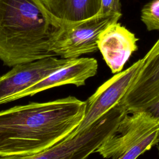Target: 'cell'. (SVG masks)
Here are the masks:
<instances>
[{
    "instance_id": "obj_5",
    "label": "cell",
    "mask_w": 159,
    "mask_h": 159,
    "mask_svg": "<svg viewBox=\"0 0 159 159\" xmlns=\"http://www.w3.org/2000/svg\"><path fill=\"white\" fill-rule=\"evenodd\" d=\"M120 102L129 113L144 112L159 122V38L142 58L140 68Z\"/></svg>"
},
{
    "instance_id": "obj_13",
    "label": "cell",
    "mask_w": 159,
    "mask_h": 159,
    "mask_svg": "<svg viewBox=\"0 0 159 159\" xmlns=\"http://www.w3.org/2000/svg\"><path fill=\"white\" fill-rule=\"evenodd\" d=\"M141 20L148 31L159 30V0H151L142 9Z\"/></svg>"
},
{
    "instance_id": "obj_16",
    "label": "cell",
    "mask_w": 159,
    "mask_h": 159,
    "mask_svg": "<svg viewBox=\"0 0 159 159\" xmlns=\"http://www.w3.org/2000/svg\"><path fill=\"white\" fill-rule=\"evenodd\" d=\"M42 1L43 2V1H46V0H42Z\"/></svg>"
},
{
    "instance_id": "obj_14",
    "label": "cell",
    "mask_w": 159,
    "mask_h": 159,
    "mask_svg": "<svg viewBox=\"0 0 159 159\" xmlns=\"http://www.w3.org/2000/svg\"><path fill=\"white\" fill-rule=\"evenodd\" d=\"M120 0H101V8L98 14H107L121 12Z\"/></svg>"
},
{
    "instance_id": "obj_12",
    "label": "cell",
    "mask_w": 159,
    "mask_h": 159,
    "mask_svg": "<svg viewBox=\"0 0 159 159\" xmlns=\"http://www.w3.org/2000/svg\"><path fill=\"white\" fill-rule=\"evenodd\" d=\"M159 143V127L130 148L118 159H137L153 145Z\"/></svg>"
},
{
    "instance_id": "obj_15",
    "label": "cell",
    "mask_w": 159,
    "mask_h": 159,
    "mask_svg": "<svg viewBox=\"0 0 159 159\" xmlns=\"http://www.w3.org/2000/svg\"><path fill=\"white\" fill-rule=\"evenodd\" d=\"M157 148H158V154H159V144L157 146Z\"/></svg>"
},
{
    "instance_id": "obj_11",
    "label": "cell",
    "mask_w": 159,
    "mask_h": 159,
    "mask_svg": "<svg viewBox=\"0 0 159 159\" xmlns=\"http://www.w3.org/2000/svg\"><path fill=\"white\" fill-rule=\"evenodd\" d=\"M49 12L62 23L91 18L98 14L101 0H46L43 2Z\"/></svg>"
},
{
    "instance_id": "obj_10",
    "label": "cell",
    "mask_w": 159,
    "mask_h": 159,
    "mask_svg": "<svg viewBox=\"0 0 159 159\" xmlns=\"http://www.w3.org/2000/svg\"><path fill=\"white\" fill-rule=\"evenodd\" d=\"M98 61L93 58H75L68 65L52 73L39 83L7 99L5 103L33 96L44 90L67 84L77 87L83 86L86 81L94 76L98 70Z\"/></svg>"
},
{
    "instance_id": "obj_6",
    "label": "cell",
    "mask_w": 159,
    "mask_h": 159,
    "mask_svg": "<svg viewBox=\"0 0 159 159\" xmlns=\"http://www.w3.org/2000/svg\"><path fill=\"white\" fill-rule=\"evenodd\" d=\"M141 64L142 59L125 70L116 74L101 85L86 101L84 119L70 134H76L86 129L118 104L134 81Z\"/></svg>"
},
{
    "instance_id": "obj_4",
    "label": "cell",
    "mask_w": 159,
    "mask_h": 159,
    "mask_svg": "<svg viewBox=\"0 0 159 159\" xmlns=\"http://www.w3.org/2000/svg\"><path fill=\"white\" fill-rule=\"evenodd\" d=\"M121 16V12L98 14L81 21L62 23L52 46L53 53L62 58L74 59L97 51L101 32L109 25L117 22Z\"/></svg>"
},
{
    "instance_id": "obj_1",
    "label": "cell",
    "mask_w": 159,
    "mask_h": 159,
    "mask_svg": "<svg viewBox=\"0 0 159 159\" xmlns=\"http://www.w3.org/2000/svg\"><path fill=\"white\" fill-rule=\"evenodd\" d=\"M86 102L68 96L0 111V157L40 152L63 140L83 120Z\"/></svg>"
},
{
    "instance_id": "obj_8",
    "label": "cell",
    "mask_w": 159,
    "mask_h": 159,
    "mask_svg": "<svg viewBox=\"0 0 159 159\" xmlns=\"http://www.w3.org/2000/svg\"><path fill=\"white\" fill-rule=\"evenodd\" d=\"M158 127L159 122L144 112L128 113L113 134L96 152L104 158L118 159L130 148Z\"/></svg>"
},
{
    "instance_id": "obj_2",
    "label": "cell",
    "mask_w": 159,
    "mask_h": 159,
    "mask_svg": "<svg viewBox=\"0 0 159 159\" xmlns=\"http://www.w3.org/2000/svg\"><path fill=\"white\" fill-rule=\"evenodd\" d=\"M61 26L42 0H0V60L13 67L56 57L52 46Z\"/></svg>"
},
{
    "instance_id": "obj_3",
    "label": "cell",
    "mask_w": 159,
    "mask_h": 159,
    "mask_svg": "<svg viewBox=\"0 0 159 159\" xmlns=\"http://www.w3.org/2000/svg\"><path fill=\"white\" fill-rule=\"evenodd\" d=\"M129 113L119 102L86 129L70 134L54 145L35 154L0 159H86L113 134Z\"/></svg>"
},
{
    "instance_id": "obj_7",
    "label": "cell",
    "mask_w": 159,
    "mask_h": 159,
    "mask_svg": "<svg viewBox=\"0 0 159 159\" xmlns=\"http://www.w3.org/2000/svg\"><path fill=\"white\" fill-rule=\"evenodd\" d=\"M73 60L51 57L14 66L0 76V104L68 65Z\"/></svg>"
},
{
    "instance_id": "obj_9",
    "label": "cell",
    "mask_w": 159,
    "mask_h": 159,
    "mask_svg": "<svg viewBox=\"0 0 159 159\" xmlns=\"http://www.w3.org/2000/svg\"><path fill=\"white\" fill-rule=\"evenodd\" d=\"M138 39L118 22L109 25L98 38V47L112 73L121 71L133 52L137 50Z\"/></svg>"
}]
</instances>
